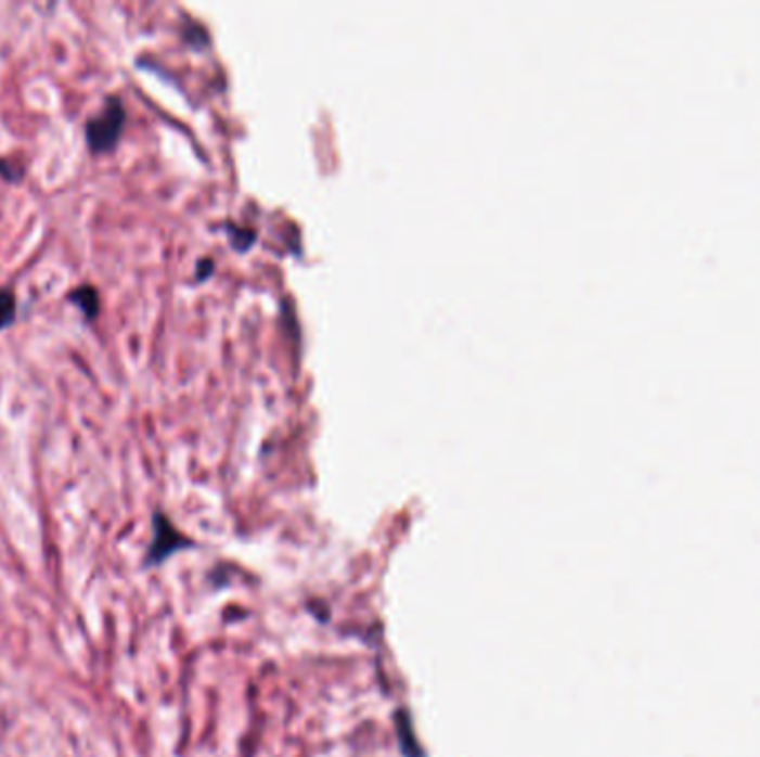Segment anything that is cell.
Masks as SVG:
<instances>
[{
    "label": "cell",
    "instance_id": "cell-1",
    "mask_svg": "<svg viewBox=\"0 0 760 757\" xmlns=\"http://www.w3.org/2000/svg\"><path fill=\"white\" fill-rule=\"evenodd\" d=\"M125 120H127L125 103L118 97H107L103 110L96 116L87 118V123H85L87 150L92 152L94 156L112 154L120 143V136L125 131Z\"/></svg>",
    "mask_w": 760,
    "mask_h": 757
},
{
    "label": "cell",
    "instance_id": "cell-2",
    "mask_svg": "<svg viewBox=\"0 0 760 757\" xmlns=\"http://www.w3.org/2000/svg\"><path fill=\"white\" fill-rule=\"evenodd\" d=\"M188 547H192V540L178 531L163 511H156L154 513V536H152V544H150L147 555H145V566H158L176 551L188 549Z\"/></svg>",
    "mask_w": 760,
    "mask_h": 757
},
{
    "label": "cell",
    "instance_id": "cell-3",
    "mask_svg": "<svg viewBox=\"0 0 760 757\" xmlns=\"http://www.w3.org/2000/svg\"><path fill=\"white\" fill-rule=\"evenodd\" d=\"M67 303L74 305L87 322H94L101 316V294L94 285L82 282L67 294Z\"/></svg>",
    "mask_w": 760,
    "mask_h": 757
},
{
    "label": "cell",
    "instance_id": "cell-4",
    "mask_svg": "<svg viewBox=\"0 0 760 757\" xmlns=\"http://www.w3.org/2000/svg\"><path fill=\"white\" fill-rule=\"evenodd\" d=\"M16 311H18L16 294L10 287L0 290V331L10 329L16 322Z\"/></svg>",
    "mask_w": 760,
    "mask_h": 757
},
{
    "label": "cell",
    "instance_id": "cell-5",
    "mask_svg": "<svg viewBox=\"0 0 760 757\" xmlns=\"http://www.w3.org/2000/svg\"><path fill=\"white\" fill-rule=\"evenodd\" d=\"M27 165L23 161H14V158H0V176L8 182H21L25 176Z\"/></svg>",
    "mask_w": 760,
    "mask_h": 757
}]
</instances>
